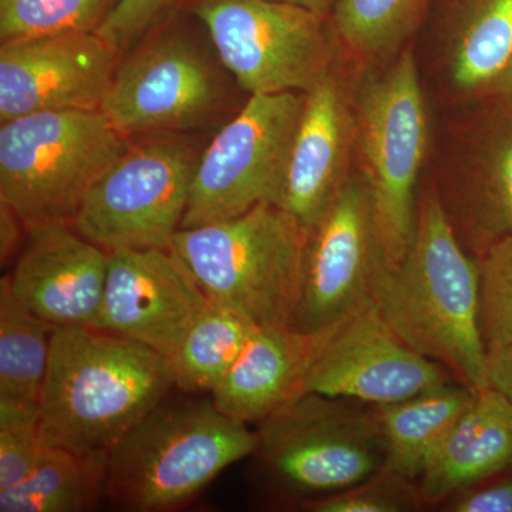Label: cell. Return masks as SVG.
<instances>
[{
    "mask_svg": "<svg viewBox=\"0 0 512 512\" xmlns=\"http://www.w3.org/2000/svg\"><path fill=\"white\" fill-rule=\"evenodd\" d=\"M372 299L410 348L473 392L490 386L480 261L464 249L436 188L420 197L416 231L403 261L377 265Z\"/></svg>",
    "mask_w": 512,
    "mask_h": 512,
    "instance_id": "1",
    "label": "cell"
},
{
    "mask_svg": "<svg viewBox=\"0 0 512 512\" xmlns=\"http://www.w3.org/2000/svg\"><path fill=\"white\" fill-rule=\"evenodd\" d=\"M174 389L167 360L94 328H57L39 400L46 447L107 456Z\"/></svg>",
    "mask_w": 512,
    "mask_h": 512,
    "instance_id": "2",
    "label": "cell"
},
{
    "mask_svg": "<svg viewBox=\"0 0 512 512\" xmlns=\"http://www.w3.org/2000/svg\"><path fill=\"white\" fill-rule=\"evenodd\" d=\"M256 446V431L212 400L165 399L107 454L106 498L124 511L175 510Z\"/></svg>",
    "mask_w": 512,
    "mask_h": 512,
    "instance_id": "3",
    "label": "cell"
},
{
    "mask_svg": "<svg viewBox=\"0 0 512 512\" xmlns=\"http://www.w3.org/2000/svg\"><path fill=\"white\" fill-rule=\"evenodd\" d=\"M308 231L276 204L184 228L171 251L201 291L258 326H291L301 301Z\"/></svg>",
    "mask_w": 512,
    "mask_h": 512,
    "instance_id": "4",
    "label": "cell"
},
{
    "mask_svg": "<svg viewBox=\"0 0 512 512\" xmlns=\"http://www.w3.org/2000/svg\"><path fill=\"white\" fill-rule=\"evenodd\" d=\"M101 110L40 111L0 126V204L28 229L72 224L100 175L128 147Z\"/></svg>",
    "mask_w": 512,
    "mask_h": 512,
    "instance_id": "5",
    "label": "cell"
},
{
    "mask_svg": "<svg viewBox=\"0 0 512 512\" xmlns=\"http://www.w3.org/2000/svg\"><path fill=\"white\" fill-rule=\"evenodd\" d=\"M356 151L372 197L383 264L403 261L416 231L417 183L429 147V111L412 50L355 92Z\"/></svg>",
    "mask_w": 512,
    "mask_h": 512,
    "instance_id": "6",
    "label": "cell"
},
{
    "mask_svg": "<svg viewBox=\"0 0 512 512\" xmlns=\"http://www.w3.org/2000/svg\"><path fill=\"white\" fill-rule=\"evenodd\" d=\"M262 473L286 497L339 493L386 467L387 444L372 404L305 393L259 421Z\"/></svg>",
    "mask_w": 512,
    "mask_h": 512,
    "instance_id": "7",
    "label": "cell"
},
{
    "mask_svg": "<svg viewBox=\"0 0 512 512\" xmlns=\"http://www.w3.org/2000/svg\"><path fill=\"white\" fill-rule=\"evenodd\" d=\"M200 154L178 134L128 144L84 195L74 229L107 252L170 249Z\"/></svg>",
    "mask_w": 512,
    "mask_h": 512,
    "instance_id": "8",
    "label": "cell"
},
{
    "mask_svg": "<svg viewBox=\"0 0 512 512\" xmlns=\"http://www.w3.org/2000/svg\"><path fill=\"white\" fill-rule=\"evenodd\" d=\"M222 66L245 92L306 93L335 66L328 16L282 0H197Z\"/></svg>",
    "mask_w": 512,
    "mask_h": 512,
    "instance_id": "9",
    "label": "cell"
},
{
    "mask_svg": "<svg viewBox=\"0 0 512 512\" xmlns=\"http://www.w3.org/2000/svg\"><path fill=\"white\" fill-rule=\"evenodd\" d=\"M305 93L252 94L200 154L184 228L232 220L262 204L281 205Z\"/></svg>",
    "mask_w": 512,
    "mask_h": 512,
    "instance_id": "10",
    "label": "cell"
},
{
    "mask_svg": "<svg viewBox=\"0 0 512 512\" xmlns=\"http://www.w3.org/2000/svg\"><path fill=\"white\" fill-rule=\"evenodd\" d=\"M222 96L220 73L207 53L170 28L128 50L100 110L126 138L178 134L207 123Z\"/></svg>",
    "mask_w": 512,
    "mask_h": 512,
    "instance_id": "11",
    "label": "cell"
},
{
    "mask_svg": "<svg viewBox=\"0 0 512 512\" xmlns=\"http://www.w3.org/2000/svg\"><path fill=\"white\" fill-rule=\"evenodd\" d=\"M380 261L372 197L360 171L352 174L308 231L293 328H328L369 301Z\"/></svg>",
    "mask_w": 512,
    "mask_h": 512,
    "instance_id": "12",
    "label": "cell"
},
{
    "mask_svg": "<svg viewBox=\"0 0 512 512\" xmlns=\"http://www.w3.org/2000/svg\"><path fill=\"white\" fill-rule=\"evenodd\" d=\"M458 383L439 363L410 348L373 299L336 326L303 384V393L387 404Z\"/></svg>",
    "mask_w": 512,
    "mask_h": 512,
    "instance_id": "13",
    "label": "cell"
},
{
    "mask_svg": "<svg viewBox=\"0 0 512 512\" xmlns=\"http://www.w3.org/2000/svg\"><path fill=\"white\" fill-rule=\"evenodd\" d=\"M119 52L96 32L0 46V124L40 111L100 110Z\"/></svg>",
    "mask_w": 512,
    "mask_h": 512,
    "instance_id": "14",
    "label": "cell"
},
{
    "mask_svg": "<svg viewBox=\"0 0 512 512\" xmlns=\"http://www.w3.org/2000/svg\"><path fill=\"white\" fill-rule=\"evenodd\" d=\"M210 299L170 249L109 252L97 328L161 356L177 348Z\"/></svg>",
    "mask_w": 512,
    "mask_h": 512,
    "instance_id": "15",
    "label": "cell"
},
{
    "mask_svg": "<svg viewBox=\"0 0 512 512\" xmlns=\"http://www.w3.org/2000/svg\"><path fill=\"white\" fill-rule=\"evenodd\" d=\"M28 239L8 275L10 288L29 311L56 328H97L109 252L72 224L28 229Z\"/></svg>",
    "mask_w": 512,
    "mask_h": 512,
    "instance_id": "16",
    "label": "cell"
},
{
    "mask_svg": "<svg viewBox=\"0 0 512 512\" xmlns=\"http://www.w3.org/2000/svg\"><path fill=\"white\" fill-rule=\"evenodd\" d=\"M355 93L338 66L305 93L293 138L281 205L309 231L352 177Z\"/></svg>",
    "mask_w": 512,
    "mask_h": 512,
    "instance_id": "17",
    "label": "cell"
},
{
    "mask_svg": "<svg viewBox=\"0 0 512 512\" xmlns=\"http://www.w3.org/2000/svg\"><path fill=\"white\" fill-rule=\"evenodd\" d=\"M339 322L316 332L258 326L228 375L211 393L212 403L244 423L266 419L301 396L306 377Z\"/></svg>",
    "mask_w": 512,
    "mask_h": 512,
    "instance_id": "18",
    "label": "cell"
},
{
    "mask_svg": "<svg viewBox=\"0 0 512 512\" xmlns=\"http://www.w3.org/2000/svg\"><path fill=\"white\" fill-rule=\"evenodd\" d=\"M512 470V402L494 387L477 390L417 481L424 505Z\"/></svg>",
    "mask_w": 512,
    "mask_h": 512,
    "instance_id": "19",
    "label": "cell"
},
{
    "mask_svg": "<svg viewBox=\"0 0 512 512\" xmlns=\"http://www.w3.org/2000/svg\"><path fill=\"white\" fill-rule=\"evenodd\" d=\"M474 161L447 214L480 259L495 242L512 237V120L483 138Z\"/></svg>",
    "mask_w": 512,
    "mask_h": 512,
    "instance_id": "20",
    "label": "cell"
},
{
    "mask_svg": "<svg viewBox=\"0 0 512 512\" xmlns=\"http://www.w3.org/2000/svg\"><path fill=\"white\" fill-rule=\"evenodd\" d=\"M444 46L457 92H491L512 55V0H454Z\"/></svg>",
    "mask_w": 512,
    "mask_h": 512,
    "instance_id": "21",
    "label": "cell"
},
{
    "mask_svg": "<svg viewBox=\"0 0 512 512\" xmlns=\"http://www.w3.org/2000/svg\"><path fill=\"white\" fill-rule=\"evenodd\" d=\"M473 394L464 384L451 383L375 406L387 444L384 468L417 483Z\"/></svg>",
    "mask_w": 512,
    "mask_h": 512,
    "instance_id": "22",
    "label": "cell"
},
{
    "mask_svg": "<svg viewBox=\"0 0 512 512\" xmlns=\"http://www.w3.org/2000/svg\"><path fill=\"white\" fill-rule=\"evenodd\" d=\"M107 456L46 447L22 483L0 491L2 512H87L106 498Z\"/></svg>",
    "mask_w": 512,
    "mask_h": 512,
    "instance_id": "23",
    "label": "cell"
},
{
    "mask_svg": "<svg viewBox=\"0 0 512 512\" xmlns=\"http://www.w3.org/2000/svg\"><path fill=\"white\" fill-rule=\"evenodd\" d=\"M258 328L241 312L208 303L170 356L165 357L174 389L214 392Z\"/></svg>",
    "mask_w": 512,
    "mask_h": 512,
    "instance_id": "24",
    "label": "cell"
},
{
    "mask_svg": "<svg viewBox=\"0 0 512 512\" xmlns=\"http://www.w3.org/2000/svg\"><path fill=\"white\" fill-rule=\"evenodd\" d=\"M56 326L29 311L0 281V400L39 404Z\"/></svg>",
    "mask_w": 512,
    "mask_h": 512,
    "instance_id": "25",
    "label": "cell"
},
{
    "mask_svg": "<svg viewBox=\"0 0 512 512\" xmlns=\"http://www.w3.org/2000/svg\"><path fill=\"white\" fill-rule=\"evenodd\" d=\"M429 0H338L330 25L359 62L393 55L413 35Z\"/></svg>",
    "mask_w": 512,
    "mask_h": 512,
    "instance_id": "26",
    "label": "cell"
},
{
    "mask_svg": "<svg viewBox=\"0 0 512 512\" xmlns=\"http://www.w3.org/2000/svg\"><path fill=\"white\" fill-rule=\"evenodd\" d=\"M117 0H0V40L97 32Z\"/></svg>",
    "mask_w": 512,
    "mask_h": 512,
    "instance_id": "27",
    "label": "cell"
},
{
    "mask_svg": "<svg viewBox=\"0 0 512 512\" xmlns=\"http://www.w3.org/2000/svg\"><path fill=\"white\" fill-rule=\"evenodd\" d=\"M45 450L39 404L0 400V491L22 483Z\"/></svg>",
    "mask_w": 512,
    "mask_h": 512,
    "instance_id": "28",
    "label": "cell"
},
{
    "mask_svg": "<svg viewBox=\"0 0 512 512\" xmlns=\"http://www.w3.org/2000/svg\"><path fill=\"white\" fill-rule=\"evenodd\" d=\"M419 485L393 471H382L339 493L303 501L311 512H406L423 507Z\"/></svg>",
    "mask_w": 512,
    "mask_h": 512,
    "instance_id": "29",
    "label": "cell"
},
{
    "mask_svg": "<svg viewBox=\"0 0 512 512\" xmlns=\"http://www.w3.org/2000/svg\"><path fill=\"white\" fill-rule=\"evenodd\" d=\"M478 261L481 330L490 352L512 342V237L495 242Z\"/></svg>",
    "mask_w": 512,
    "mask_h": 512,
    "instance_id": "30",
    "label": "cell"
},
{
    "mask_svg": "<svg viewBox=\"0 0 512 512\" xmlns=\"http://www.w3.org/2000/svg\"><path fill=\"white\" fill-rule=\"evenodd\" d=\"M181 0H117L97 35L124 53L163 25Z\"/></svg>",
    "mask_w": 512,
    "mask_h": 512,
    "instance_id": "31",
    "label": "cell"
},
{
    "mask_svg": "<svg viewBox=\"0 0 512 512\" xmlns=\"http://www.w3.org/2000/svg\"><path fill=\"white\" fill-rule=\"evenodd\" d=\"M440 504L447 512H512V470L463 488Z\"/></svg>",
    "mask_w": 512,
    "mask_h": 512,
    "instance_id": "32",
    "label": "cell"
},
{
    "mask_svg": "<svg viewBox=\"0 0 512 512\" xmlns=\"http://www.w3.org/2000/svg\"><path fill=\"white\" fill-rule=\"evenodd\" d=\"M22 229L25 225L20 221L18 214L8 205L0 204V259L2 266L10 264L20 254L22 242Z\"/></svg>",
    "mask_w": 512,
    "mask_h": 512,
    "instance_id": "33",
    "label": "cell"
},
{
    "mask_svg": "<svg viewBox=\"0 0 512 512\" xmlns=\"http://www.w3.org/2000/svg\"><path fill=\"white\" fill-rule=\"evenodd\" d=\"M488 384L512 402V342L488 352Z\"/></svg>",
    "mask_w": 512,
    "mask_h": 512,
    "instance_id": "34",
    "label": "cell"
},
{
    "mask_svg": "<svg viewBox=\"0 0 512 512\" xmlns=\"http://www.w3.org/2000/svg\"><path fill=\"white\" fill-rule=\"evenodd\" d=\"M491 92L498 94L501 99L512 104V55L510 62L505 66L504 72L498 77Z\"/></svg>",
    "mask_w": 512,
    "mask_h": 512,
    "instance_id": "35",
    "label": "cell"
},
{
    "mask_svg": "<svg viewBox=\"0 0 512 512\" xmlns=\"http://www.w3.org/2000/svg\"><path fill=\"white\" fill-rule=\"evenodd\" d=\"M282 2L293 3V5L302 6V8L319 13V15L329 16L338 0H282Z\"/></svg>",
    "mask_w": 512,
    "mask_h": 512,
    "instance_id": "36",
    "label": "cell"
}]
</instances>
